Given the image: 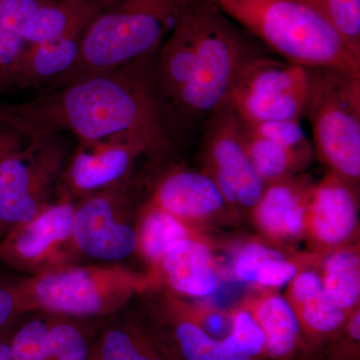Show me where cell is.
Masks as SVG:
<instances>
[{"label":"cell","mask_w":360,"mask_h":360,"mask_svg":"<svg viewBox=\"0 0 360 360\" xmlns=\"http://www.w3.org/2000/svg\"><path fill=\"white\" fill-rule=\"evenodd\" d=\"M156 54L47 89L27 103H0V125L26 139L68 131L86 142L134 134L162 160L175 135L156 82Z\"/></svg>","instance_id":"6da1fadb"},{"label":"cell","mask_w":360,"mask_h":360,"mask_svg":"<svg viewBox=\"0 0 360 360\" xmlns=\"http://www.w3.org/2000/svg\"><path fill=\"white\" fill-rule=\"evenodd\" d=\"M198 51L194 77L168 104L174 134L180 124L202 127L213 110L229 101L239 73L262 56L252 37L210 0H193L184 13Z\"/></svg>","instance_id":"7a4b0ae2"},{"label":"cell","mask_w":360,"mask_h":360,"mask_svg":"<svg viewBox=\"0 0 360 360\" xmlns=\"http://www.w3.org/2000/svg\"><path fill=\"white\" fill-rule=\"evenodd\" d=\"M210 1L286 63L360 75V58L307 0Z\"/></svg>","instance_id":"3957f363"},{"label":"cell","mask_w":360,"mask_h":360,"mask_svg":"<svg viewBox=\"0 0 360 360\" xmlns=\"http://www.w3.org/2000/svg\"><path fill=\"white\" fill-rule=\"evenodd\" d=\"M191 2L111 0L85 30L75 63L49 89L156 53Z\"/></svg>","instance_id":"277c9868"},{"label":"cell","mask_w":360,"mask_h":360,"mask_svg":"<svg viewBox=\"0 0 360 360\" xmlns=\"http://www.w3.org/2000/svg\"><path fill=\"white\" fill-rule=\"evenodd\" d=\"M305 115L314 155L356 191L360 179V75L330 68H307Z\"/></svg>","instance_id":"5b68a950"},{"label":"cell","mask_w":360,"mask_h":360,"mask_svg":"<svg viewBox=\"0 0 360 360\" xmlns=\"http://www.w3.org/2000/svg\"><path fill=\"white\" fill-rule=\"evenodd\" d=\"M156 281L120 265H65L32 276L18 286L25 312L92 316L122 309L130 298Z\"/></svg>","instance_id":"8992f818"},{"label":"cell","mask_w":360,"mask_h":360,"mask_svg":"<svg viewBox=\"0 0 360 360\" xmlns=\"http://www.w3.org/2000/svg\"><path fill=\"white\" fill-rule=\"evenodd\" d=\"M65 142L58 134L28 137L0 158V232L26 224L44 210L63 174Z\"/></svg>","instance_id":"52a82bcc"},{"label":"cell","mask_w":360,"mask_h":360,"mask_svg":"<svg viewBox=\"0 0 360 360\" xmlns=\"http://www.w3.org/2000/svg\"><path fill=\"white\" fill-rule=\"evenodd\" d=\"M200 155L201 172L217 184L227 207L252 210L266 184L253 168L243 122L229 101L203 122Z\"/></svg>","instance_id":"ba28073f"},{"label":"cell","mask_w":360,"mask_h":360,"mask_svg":"<svg viewBox=\"0 0 360 360\" xmlns=\"http://www.w3.org/2000/svg\"><path fill=\"white\" fill-rule=\"evenodd\" d=\"M307 68L264 54L239 73L229 101L241 122H300L305 115Z\"/></svg>","instance_id":"9c48e42d"},{"label":"cell","mask_w":360,"mask_h":360,"mask_svg":"<svg viewBox=\"0 0 360 360\" xmlns=\"http://www.w3.org/2000/svg\"><path fill=\"white\" fill-rule=\"evenodd\" d=\"M129 200V179L84 196L73 215L75 250L108 262H120L136 251V229L122 219Z\"/></svg>","instance_id":"30bf717a"},{"label":"cell","mask_w":360,"mask_h":360,"mask_svg":"<svg viewBox=\"0 0 360 360\" xmlns=\"http://www.w3.org/2000/svg\"><path fill=\"white\" fill-rule=\"evenodd\" d=\"M75 212V206L63 196L30 221L13 227L0 241V260L32 276L70 265L66 248H75L71 233Z\"/></svg>","instance_id":"8fae6325"},{"label":"cell","mask_w":360,"mask_h":360,"mask_svg":"<svg viewBox=\"0 0 360 360\" xmlns=\"http://www.w3.org/2000/svg\"><path fill=\"white\" fill-rule=\"evenodd\" d=\"M143 155L153 158L148 142L134 134L78 142L66 168L65 198H84L129 179L135 160Z\"/></svg>","instance_id":"7c38bea8"},{"label":"cell","mask_w":360,"mask_h":360,"mask_svg":"<svg viewBox=\"0 0 360 360\" xmlns=\"http://www.w3.org/2000/svg\"><path fill=\"white\" fill-rule=\"evenodd\" d=\"M357 225L356 191L328 172L310 191L303 233L319 248H335L352 238Z\"/></svg>","instance_id":"4fadbf2b"},{"label":"cell","mask_w":360,"mask_h":360,"mask_svg":"<svg viewBox=\"0 0 360 360\" xmlns=\"http://www.w3.org/2000/svg\"><path fill=\"white\" fill-rule=\"evenodd\" d=\"M148 202L189 225L212 219L229 208L207 174L179 167L158 180Z\"/></svg>","instance_id":"5bb4252c"},{"label":"cell","mask_w":360,"mask_h":360,"mask_svg":"<svg viewBox=\"0 0 360 360\" xmlns=\"http://www.w3.org/2000/svg\"><path fill=\"white\" fill-rule=\"evenodd\" d=\"M312 186L309 179L300 175L266 184L262 198L251 210L260 231L274 240L300 238Z\"/></svg>","instance_id":"9a60e30c"},{"label":"cell","mask_w":360,"mask_h":360,"mask_svg":"<svg viewBox=\"0 0 360 360\" xmlns=\"http://www.w3.org/2000/svg\"><path fill=\"white\" fill-rule=\"evenodd\" d=\"M158 272L169 288L181 295L206 297L219 285L212 250L198 236L184 239L169 248L155 276Z\"/></svg>","instance_id":"2e32d148"},{"label":"cell","mask_w":360,"mask_h":360,"mask_svg":"<svg viewBox=\"0 0 360 360\" xmlns=\"http://www.w3.org/2000/svg\"><path fill=\"white\" fill-rule=\"evenodd\" d=\"M288 286L284 297L295 310L304 340L314 345L322 342L347 323V312L336 307L326 297L316 272L298 271Z\"/></svg>","instance_id":"e0dca14e"},{"label":"cell","mask_w":360,"mask_h":360,"mask_svg":"<svg viewBox=\"0 0 360 360\" xmlns=\"http://www.w3.org/2000/svg\"><path fill=\"white\" fill-rule=\"evenodd\" d=\"M243 307L252 315L264 335L262 356L288 360L302 347L300 322L285 297L276 293H265L248 300Z\"/></svg>","instance_id":"ac0fdd59"},{"label":"cell","mask_w":360,"mask_h":360,"mask_svg":"<svg viewBox=\"0 0 360 360\" xmlns=\"http://www.w3.org/2000/svg\"><path fill=\"white\" fill-rule=\"evenodd\" d=\"M111 0H44L23 28L26 44L63 39L84 32Z\"/></svg>","instance_id":"d6986e66"},{"label":"cell","mask_w":360,"mask_h":360,"mask_svg":"<svg viewBox=\"0 0 360 360\" xmlns=\"http://www.w3.org/2000/svg\"><path fill=\"white\" fill-rule=\"evenodd\" d=\"M84 33L28 44L13 71L11 89H39L66 72L77 60Z\"/></svg>","instance_id":"ffe728a7"},{"label":"cell","mask_w":360,"mask_h":360,"mask_svg":"<svg viewBox=\"0 0 360 360\" xmlns=\"http://www.w3.org/2000/svg\"><path fill=\"white\" fill-rule=\"evenodd\" d=\"M298 271L295 262L284 253L257 241L246 243L233 264V274L238 281L267 288L288 285Z\"/></svg>","instance_id":"44dd1931"},{"label":"cell","mask_w":360,"mask_h":360,"mask_svg":"<svg viewBox=\"0 0 360 360\" xmlns=\"http://www.w3.org/2000/svg\"><path fill=\"white\" fill-rule=\"evenodd\" d=\"M139 224L136 229L137 250L153 265L155 271L169 248L184 239L198 236L191 225L148 201L144 206Z\"/></svg>","instance_id":"7402d4cb"},{"label":"cell","mask_w":360,"mask_h":360,"mask_svg":"<svg viewBox=\"0 0 360 360\" xmlns=\"http://www.w3.org/2000/svg\"><path fill=\"white\" fill-rule=\"evenodd\" d=\"M243 129L248 156L265 184L298 175L314 158V148H285L250 134L245 127Z\"/></svg>","instance_id":"603a6c76"},{"label":"cell","mask_w":360,"mask_h":360,"mask_svg":"<svg viewBox=\"0 0 360 360\" xmlns=\"http://www.w3.org/2000/svg\"><path fill=\"white\" fill-rule=\"evenodd\" d=\"M44 0H0V89H11L13 71L27 44L26 21Z\"/></svg>","instance_id":"cb8c5ba5"},{"label":"cell","mask_w":360,"mask_h":360,"mask_svg":"<svg viewBox=\"0 0 360 360\" xmlns=\"http://www.w3.org/2000/svg\"><path fill=\"white\" fill-rule=\"evenodd\" d=\"M319 277L331 303L347 314L355 309L360 298V257L356 250L330 251L324 258Z\"/></svg>","instance_id":"d4e9b609"},{"label":"cell","mask_w":360,"mask_h":360,"mask_svg":"<svg viewBox=\"0 0 360 360\" xmlns=\"http://www.w3.org/2000/svg\"><path fill=\"white\" fill-rule=\"evenodd\" d=\"M175 336L186 360L255 359L233 333L224 338H213L188 319L177 324Z\"/></svg>","instance_id":"484cf974"},{"label":"cell","mask_w":360,"mask_h":360,"mask_svg":"<svg viewBox=\"0 0 360 360\" xmlns=\"http://www.w3.org/2000/svg\"><path fill=\"white\" fill-rule=\"evenodd\" d=\"M316 8L360 58V0H317Z\"/></svg>","instance_id":"4316f807"},{"label":"cell","mask_w":360,"mask_h":360,"mask_svg":"<svg viewBox=\"0 0 360 360\" xmlns=\"http://www.w3.org/2000/svg\"><path fill=\"white\" fill-rule=\"evenodd\" d=\"M49 330L44 319L25 323L11 340V360H51Z\"/></svg>","instance_id":"83f0119b"},{"label":"cell","mask_w":360,"mask_h":360,"mask_svg":"<svg viewBox=\"0 0 360 360\" xmlns=\"http://www.w3.org/2000/svg\"><path fill=\"white\" fill-rule=\"evenodd\" d=\"M243 123L250 134L279 146L288 148H314L300 122Z\"/></svg>","instance_id":"f1b7e54d"},{"label":"cell","mask_w":360,"mask_h":360,"mask_svg":"<svg viewBox=\"0 0 360 360\" xmlns=\"http://www.w3.org/2000/svg\"><path fill=\"white\" fill-rule=\"evenodd\" d=\"M51 360H87L89 350L84 336L68 323L49 324Z\"/></svg>","instance_id":"f546056e"},{"label":"cell","mask_w":360,"mask_h":360,"mask_svg":"<svg viewBox=\"0 0 360 360\" xmlns=\"http://www.w3.org/2000/svg\"><path fill=\"white\" fill-rule=\"evenodd\" d=\"M101 360H156L124 329H112L103 338Z\"/></svg>","instance_id":"4dcf8cb0"},{"label":"cell","mask_w":360,"mask_h":360,"mask_svg":"<svg viewBox=\"0 0 360 360\" xmlns=\"http://www.w3.org/2000/svg\"><path fill=\"white\" fill-rule=\"evenodd\" d=\"M231 333L238 338L253 356H262L264 347V338L257 322L245 307L232 311Z\"/></svg>","instance_id":"1f68e13d"},{"label":"cell","mask_w":360,"mask_h":360,"mask_svg":"<svg viewBox=\"0 0 360 360\" xmlns=\"http://www.w3.org/2000/svg\"><path fill=\"white\" fill-rule=\"evenodd\" d=\"M186 319L198 324L208 335L217 338H224L231 335L232 328V312H224L219 309L205 307H184Z\"/></svg>","instance_id":"d6a6232c"},{"label":"cell","mask_w":360,"mask_h":360,"mask_svg":"<svg viewBox=\"0 0 360 360\" xmlns=\"http://www.w3.org/2000/svg\"><path fill=\"white\" fill-rule=\"evenodd\" d=\"M25 312L18 283L0 281V329Z\"/></svg>","instance_id":"836d02e7"},{"label":"cell","mask_w":360,"mask_h":360,"mask_svg":"<svg viewBox=\"0 0 360 360\" xmlns=\"http://www.w3.org/2000/svg\"><path fill=\"white\" fill-rule=\"evenodd\" d=\"M20 146H22L20 135L9 129H0V158Z\"/></svg>","instance_id":"e575fe53"},{"label":"cell","mask_w":360,"mask_h":360,"mask_svg":"<svg viewBox=\"0 0 360 360\" xmlns=\"http://www.w3.org/2000/svg\"><path fill=\"white\" fill-rule=\"evenodd\" d=\"M0 360H11V343L0 340Z\"/></svg>","instance_id":"d590c367"},{"label":"cell","mask_w":360,"mask_h":360,"mask_svg":"<svg viewBox=\"0 0 360 360\" xmlns=\"http://www.w3.org/2000/svg\"><path fill=\"white\" fill-rule=\"evenodd\" d=\"M307 2H309L311 6H314L315 8H316V1L317 0H307Z\"/></svg>","instance_id":"8d00e7d4"}]
</instances>
